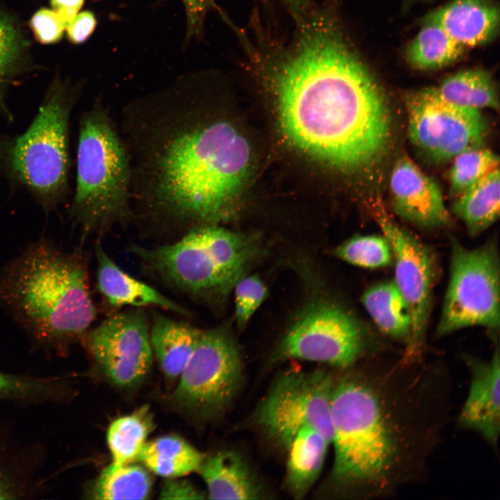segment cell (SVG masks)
<instances>
[{"label":"cell","instance_id":"cell-4","mask_svg":"<svg viewBox=\"0 0 500 500\" xmlns=\"http://www.w3.org/2000/svg\"><path fill=\"white\" fill-rule=\"evenodd\" d=\"M0 302L36 347L60 357L96 317L83 256L45 238L1 271Z\"/></svg>","mask_w":500,"mask_h":500},{"label":"cell","instance_id":"cell-36","mask_svg":"<svg viewBox=\"0 0 500 500\" xmlns=\"http://www.w3.org/2000/svg\"><path fill=\"white\" fill-rule=\"evenodd\" d=\"M35 38L42 44L58 42L62 38L65 26L53 10L41 8L29 21Z\"/></svg>","mask_w":500,"mask_h":500},{"label":"cell","instance_id":"cell-35","mask_svg":"<svg viewBox=\"0 0 500 500\" xmlns=\"http://www.w3.org/2000/svg\"><path fill=\"white\" fill-rule=\"evenodd\" d=\"M165 0H156L158 3ZM185 10L186 28L183 47L204 35L206 17L212 9H218L215 0H181Z\"/></svg>","mask_w":500,"mask_h":500},{"label":"cell","instance_id":"cell-28","mask_svg":"<svg viewBox=\"0 0 500 500\" xmlns=\"http://www.w3.org/2000/svg\"><path fill=\"white\" fill-rule=\"evenodd\" d=\"M422 26L406 47L407 63L418 70L438 69L460 60L466 49L437 24L423 19Z\"/></svg>","mask_w":500,"mask_h":500},{"label":"cell","instance_id":"cell-37","mask_svg":"<svg viewBox=\"0 0 500 500\" xmlns=\"http://www.w3.org/2000/svg\"><path fill=\"white\" fill-rule=\"evenodd\" d=\"M97 24L95 15L90 10L78 12L67 26L68 40L74 44L85 42L93 33Z\"/></svg>","mask_w":500,"mask_h":500},{"label":"cell","instance_id":"cell-32","mask_svg":"<svg viewBox=\"0 0 500 500\" xmlns=\"http://www.w3.org/2000/svg\"><path fill=\"white\" fill-rule=\"evenodd\" d=\"M453 160L449 182L450 194L454 198L499 168V157L481 147L467 149Z\"/></svg>","mask_w":500,"mask_h":500},{"label":"cell","instance_id":"cell-14","mask_svg":"<svg viewBox=\"0 0 500 500\" xmlns=\"http://www.w3.org/2000/svg\"><path fill=\"white\" fill-rule=\"evenodd\" d=\"M149 328L145 312L135 308L108 317L81 340L107 379L130 389L144 381L152 365Z\"/></svg>","mask_w":500,"mask_h":500},{"label":"cell","instance_id":"cell-12","mask_svg":"<svg viewBox=\"0 0 500 500\" xmlns=\"http://www.w3.org/2000/svg\"><path fill=\"white\" fill-rule=\"evenodd\" d=\"M404 101L410 141L433 162H446L483 144L488 124L481 110L448 103L433 86L407 92Z\"/></svg>","mask_w":500,"mask_h":500},{"label":"cell","instance_id":"cell-27","mask_svg":"<svg viewBox=\"0 0 500 500\" xmlns=\"http://www.w3.org/2000/svg\"><path fill=\"white\" fill-rule=\"evenodd\" d=\"M433 87L442 99L455 106L478 110H499V97L494 79L485 69L460 71Z\"/></svg>","mask_w":500,"mask_h":500},{"label":"cell","instance_id":"cell-24","mask_svg":"<svg viewBox=\"0 0 500 500\" xmlns=\"http://www.w3.org/2000/svg\"><path fill=\"white\" fill-rule=\"evenodd\" d=\"M206 456L176 435L147 441L138 460L150 472L167 478L199 472Z\"/></svg>","mask_w":500,"mask_h":500},{"label":"cell","instance_id":"cell-26","mask_svg":"<svg viewBox=\"0 0 500 500\" xmlns=\"http://www.w3.org/2000/svg\"><path fill=\"white\" fill-rule=\"evenodd\" d=\"M361 301L366 311L382 333L406 345L411 337L408 305L393 281L383 282L367 289Z\"/></svg>","mask_w":500,"mask_h":500},{"label":"cell","instance_id":"cell-20","mask_svg":"<svg viewBox=\"0 0 500 500\" xmlns=\"http://www.w3.org/2000/svg\"><path fill=\"white\" fill-rule=\"evenodd\" d=\"M211 499H260L262 490L246 462L231 451L205 458L200 470Z\"/></svg>","mask_w":500,"mask_h":500},{"label":"cell","instance_id":"cell-13","mask_svg":"<svg viewBox=\"0 0 500 500\" xmlns=\"http://www.w3.org/2000/svg\"><path fill=\"white\" fill-rule=\"evenodd\" d=\"M372 211L391 247L394 267L392 281L410 312L411 337L403 357L415 360L421 354L430 317L435 258L428 246L388 216L378 200L372 204Z\"/></svg>","mask_w":500,"mask_h":500},{"label":"cell","instance_id":"cell-6","mask_svg":"<svg viewBox=\"0 0 500 500\" xmlns=\"http://www.w3.org/2000/svg\"><path fill=\"white\" fill-rule=\"evenodd\" d=\"M129 250L167 283L205 301L224 298L259 252L255 239L212 224L192 226L171 244Z\"/></svg>","mask_w":500,"mask_h":500},{"label":"cell","instance_id":"cell-7","mask_svg":"<svg viewBox=\"0 0 500 500\" xmlns=\"http://www.w3.org/2000/svg\"><path fill=\"white\" fill-rule=\"evenodd\" d=\"M79 94L78 85L55 79L28 128L0 138L1 170L45 211L58 206L68 190L69 124Z\"/></svg>","mask_w":500,"mask_h":500},{"label":"cell","instance_id":"cell-19","mask_svg":"<svg viewBox=\"0 0 500 500\" xmlns=\"http://www.w3.org/2000/svg\"><path fill=\"white\" fill-rule=\"evenodd\" d=\"M94 250L97 289L110 306L138 308L155 306L189 315L190 312L185 308L122 269L100 244H97Z\"/></svg>","mask_w":500,"mask_h":500},{"label":"cell","instance_id":"cell-17","mask_svg":"<svg viewBox=\"0 0 500 500\" xmlns=\"http://www.w3.org/2000/svg\"><path fill=\"white\" fill-rule=\"evenodd\" d=\"M47 458L43 444L19 439L0 424V499H28L43 494Z\"/></svg>","mask_w":500,"mask_h":500},{"label":"cell","instance_id":"cell-10","mask_svg":"<svg viewBox=\"0 0 500 500\" xmlns=\"http://www.w3.org/2000/svg\"><path fill=\"white\" fill-rule=\"evenodd\" d=\"M335 381L323 370H292L272 385L256 414L259 426L288 449L297 433L312 427L331 444V402Z\"/></svg>","mask_w":500,"mask_h":500},{"label":"cell","instance_id":"cell-31","mask_svg":"<svg viewBox=\"0 0 500 500\" xmlns=\"http://www.w3.org/2000/svg\"><path fill=\"white\" fill-rule=\"evenodd\" d=\"M27 47L26 42L17 23L0 12V111L10 118L3 98L7 84L19 74Z\"/></svg>","mask_w":500,"mask_h":500},{"label":"cell","instance_id":"cell-8","mask_svg":"<svg viewBox=\"0 0 500 500\" xmlns=\"http://www.w3.org/2000/svg\"><path fill=\"white\" fill-rule=\"evenodd\" d=\"M500 265L494 240L474 249L451 239L450 275L436 335L481 326L494 338L499 327Z\"/></svg>","mask_w":500,"mask_h":500},{"label":"cell","instance_id":"cell-9","mask_svg":"<svg viewBox=\"0 0 500 500\" xmlns=\"http://www.w3.org/2000/svg\"><path fill=\"white\" fill-rule=\"evenodd\" d=\"M242 365L237 344L223 327L200 329L194 350L173 392L178 406L210 417L231 401L241 383Z\"/></svg>","mask_w":500,"mask_h":500},{"label":"cell","instance_id":"cell-29","mask_svg":"<svg viewBox=\"0 0 500 500\" xmlns=\"http://www.w3.org/2000/svg\"><path fill=\"white\" fill-rule=\"evenodd\" d=\"M154 428L153 415L146 405L115 419L106 433L111 463L118 466L137 462Z\"/></svg>","mask_w":500,"mask_h":500},{"label":"cell","instance_id":"cell-15","mask_svg":"<svg viewBox=\"0 0 500 500\" xmlns=\"http://www.w3.org/2000/svg\"><path fill=\"white\" fill-rule=\"evenodd\" d=\"M390 188L393 210L402 219L423 228L451 225L439 185L406 155L394 164Z\"/></svg>","mask_w":500,"mask_h":500},{"label":"cell","instance_id":"cell-39","mask_svg":"<svg viewBox=\"0 0 500 500\" xmlns=\"http://www.w3.org/2000/svg\"><path fill=\"white\" fill-rule=\"evenodd\" d=\"M85 0H50L52 10L57 13L65 26L79 12Z\"/></svg>","mask_w":500,"mask_h":500},{"label":"cell","instance_id":"cell-1","mask_svg":"<svg viewBox=\"0 0 500 500\" xmlns=\"http://www.w3.org/2000/svg\"><path fill=\"white\" fill-rule=\"evenodd\" d=\"M208 76L184 72L123 106L133 218L188 229L231 217L251 151L231 122L208 110Z\"/></svg>","mask_w":500,"mask_h":500},{"label":"cell","instance_id":"cell-30","mask_svg":"<svg viewBox=\"0 0 500 500\" xmlns=\"http://www.w3.org/2000/svg\"><path fill=\"white\" fill-rule=\"evenodd\" d=\"M149 472L136 462L118 466L110 463L94 481L89 494L94 499H147L153 486Z\"/></svg>","mask_w":500,"mask_h":500},{"label":"cell","instance_id":"cell-2","mask_svg":"<svg viewBox=\"0 0 500 500\" xmlns=\"http://www.w3.org/2000/svg\"><path fill=\"white\" fill-rule=\"evenodd\" d=\"M258 59L270 73L281 127L295 146L344 171L381 159L391 134L388 102L332 18L312 17L293 43Z\"/></svg>","mask_w":500,"mask_h":500},{"label":"cell","instance_id":"cell-16","mask_svg":"<svg viewBox=\"0 0 500 500\" xmlns=\"http://www.w3.org/2000/svg\"><path fill=\"white\" fill-rule=\"evenodd\" d=\"M497 344L488 360L467 354L462 356L470 374V385L458 417L461 428L478 433L496 451L500 433V359Z\"/></svg>","mask_w":500,"mask_h":500},{"label":"cell","instance_id":"cell-23","mask_svg":"<svg viewBox=\"0 0 500 500\" xmlns=\"http://www.w3.org/2000/svg\"><path fill=\"white\" fill-rule=\"evenodd\" d=\"M330 442L312 427H303L295 435L288 448L285 483L296 498H301L318 478Z\"/></svg>","mask_w":500,"mask_h":500},{"label":"cell","instance_id":"cell-5","mask_svg":"<svg viewBox=\"0 0 500 500\" xmlns=\"http://www.w3.org/2000/svg\"><path fill=\"white\" fill-rule=\"evenodd\" d=\"M76 176L69 217L81 240L133 219L131 158L101 97L81 116Z\"/></svg>","mask_w":500,"mask_h":500},{"label":"cell","instance_id":"cell-34","mask_svg":"<svg viewBox=\"0 0 500 500\" xmlns=\"http://www.w3.org/2000/svg\"><path fill=\"white\" fill-rule=\"evenodd\" d=\"M235 319L244 328L267 295V289L256 275L241 277L235 286Z\"/></svg>","mask_w":500,"mask_h":500},{"label":"cell","instance_id":"cell-40","mask_svg":"<svg viewBox=\"0 0 500 500\" xmlns=\"http://www.w3.org/2000/svg\"><path fill=\"white\" fill-rule=\"evenodd\" d=\"M408 3H411L412 1H416L417 0H406Z\"/></svg>","mask_w":500,"mask_h":500},{"label":"cell","instance_id":"cell-33","mask_svg":"<svg viewBox=\"0 0 500 500\" xmlns=\"http://www.w3.org/2000/svg\"><path fill=\"white\" fill-rule=\"evenodd\" d=\"M338 258L357 267L375 269L392 263L391 247L383 235H356L347 240L334 250Z\"/></svg>","mask_w":500,"mask_h":500},{"label":"cell","instance_id":"cell-38","mask_svg":"<svg viewBox=\"0 0 500 500\" xmlns=\"http://www.w3.org/2000/svg\"><path fill=\"white\" fill-rule=\"evenodd\" d=\"M205 494L188 480L167 478L160 492L162 499H203Z\"/></svg>","mask_w":500,"mask_h":500},{"label":"cell","instance_id":"cell-18","mask_svg":"<svg viewBox=\"0 0 500 500\" xmlns=\"http://www.w3.org/2000/svg\"><path fill=\"white\" fill-rule=\"evenodd\" d=\"M424 19L439 25L466 49L485 44L499 31L500 11L492 0H452Z\"/></svg>","mask_w":500,"mask_h":500},{"label":"cell","instance_id":"cell-3","mask_svg":"<svg viewBox=\"0 0 500 500\" xmlns=\"http://www.w3.org/2000/svg\"><path fill=\"white\" fill-rule=\"evenodd\" d=\"M402 358L335 382L332 478L366 498L388 496L417 479L447 417V374Z\"/></svg>","mask_w":500,"mask_h":500},{"label":"cell","instance_id":"cell-25","mask_svg":"<svg viewBox=\"0 0 500 500\" xmlns=\"http://www.w3.org/2000/svg\"><path fill=\"white\" fill-rule=\"evenodd\" d=\"M500 178L499 168L455 198L451 212L475 237L490 228L499 218Z\"/></svg>","mask_w":500,"mask_h":500},{"label":"cell","instance_id":"cell-22","mask_svg":"<svg viewBox=\"0 0 500 500\" xmlns=\"http://www.w3.org/2000/svg\"><path fill=\"white\" fill-rule=\"evenodd\" d=\"M72 376H35L0 370V402L17 406L61 405L74 396Z\"/></svg>","mask_w":500,"mask_h":500},{"label":"cell","instance_id":"cell-21","mask_svg":"<svg viewBox=\"0 0 500 500\" xmlns=\"http://www.w3.org/2000/svg\"><path fill=\"white\" fill-rule=\"evenodd\" d=\"M201 328L154 313L149 328L153 356L164 376L176 380L188 362Z\"/></svg>","mask_w":500,"mask_h":500},{"label":"cell","instance_id":"cell-11","mask_svg":"<svg viewBox=\"0 0 500 500\" xmlns=\"http://www.w3.org/2000/svg\"><path fill=\"white\" fill-rule=\"evenodd\" d=\"M367 335L349 312L333 303L309 306L286 332L273 361L300 359L347 369L365 354Z\"/></svg>","mask_w":500,"mask_h":500}]
</instances>
